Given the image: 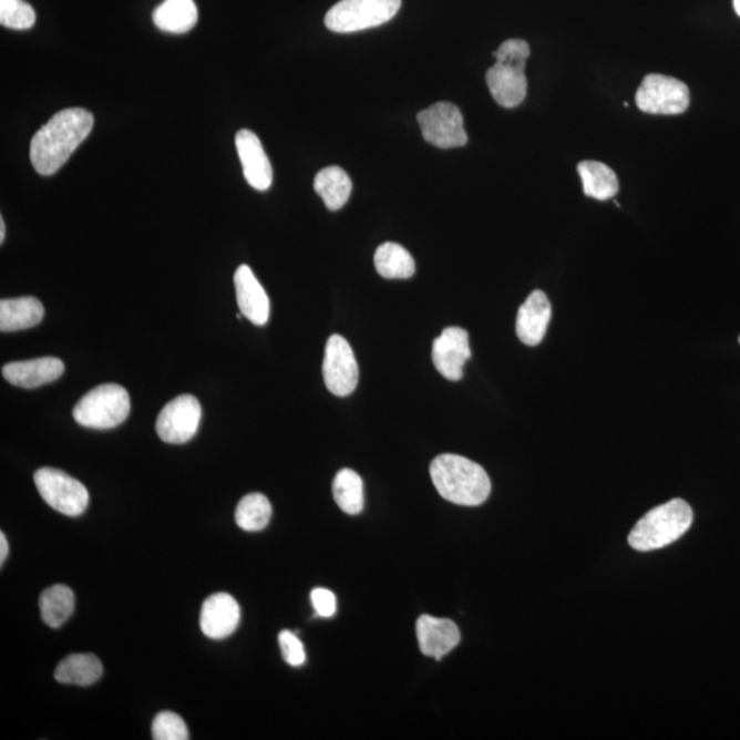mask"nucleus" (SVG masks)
<instances>
[{
	"mask_svg": "<svg viewBox=\"0 0 740 740\" xmlns=\"http://www.w3.org/2000/svg\"><path fill=\"white\" fill-rule=\"evenodd\" d=\"M333 500L347 514L357 516L363 511L366 496H363V483L360 475L351 470H342L333 480Z\"/></svg>",
	"mask_w": 740,
	"mask_h": 740,
	"instance_id": "26",
	"label": "nucleus"
},
{
	"mask_svg": "<svg viewBox=\"0 0 740 740\" xmlns=\"http://www.w3.org/2000/svg\"><path fill=\"white\" fill-rule=\"evenodd\" d=\"M240 621V606L233 595L227 593L213 594L202 605L201 629L207 638L225 639L233 635Z\"/></svg>",
	"mask_w": 740,
	"mask_h": 740,
	"instance_id": "13",
	"label": "nucleus"
},
{
	"mask_svg": "<svg viewBox=\"0 0 740 740\" xmlns=\"http://www.w3.org/2000/svg\"><path fill=\"white\" fill-rule=\"evenodd\" d=\"M635 101L641 112L678 115L690 106V90L678 79L649 74L636 92Z\"/></svg>",
	"mask_w": 740,
	"mask_h": 740,
	"instance_id": "8",
	"label": "nucleus"
},
{
	"mask_svg": "<svg viewBox=\"0 0 740 740\" xmlns=\"http://www.w3.org/2000/svg\"><path fill=\"white\" fill-rule=\"evenodd\" d=\"M235 288L241 316H245L254 326H265L269 320L270 302L268 294L254 276L250 266L240 265L236 270Z\"/></svg>",
	"mask_w": 740,
	"mask_h": 740,
	"instance_id": "17",
	"label": "nucleus"
},
{
	"mask_svg": "<svg viewBox=\"0 0 740 740\" xmlns=\"http://www.w3.org/2000/svg\"><path fill=\"white\" fill-rule=\"evenodd\" d=\"M311 604L318 616L332 617L337 613V597L327 588H315L310 594Z\"/></svg>",
	"mask_w": 740,
	"mask_h": 740,
	"instance_id": "31",
	"label": "nucleus"
},
{
	"mask_svg": "<svg viewBox=\"0 0 740 740\" xmlns=\"http://www.w3.org/2000/svg\"><path fill=\"white\" fill-rule=\"evenodd\" d=\"M94 129V115L85 109H65L42 126L31 142V162L42 176L54 175L66 164Z\"/></svg>",
	"mask_w": 740,
	"mask_h": 740,
	"instance_id": "1",
	"label": "nucleus"
},
{
	"mask_svg": "<svg viewBox=\"0 0 740 740\" xmlns=\"http://www.w3.org/2000/svg\"><path fill=\"white\" fill-rule=\"evenodd\" d=\"M425 141L438 148L465 146L467 135L461 110L450 102H438L418 114Z\"/></svg>",
	"mask_w": 740,
	"mask_h": 740,
	"instance_id": "9",
	"label": "nucleus"
},
{
	"mask_svg": "<svg viewBox=\"0 0 740 740\" xmlns=\"http://www.w3.org/2000/svg\"><path fill=\"white\" fill-rule=\"evenodd\" d=\"M43 317V305L37 298L2 299V302H0V331L2 332H16L32 328L38 326Z\"/></svg>",
	"mask_w": 740,
	"mask_h": 740,
	"instance_id": "19",
	"label": "nucleus"
},
{
	"mask_svg": "<svg viewBox=\"0 0 740 740\" xmlns=\"http://www.w3.org/2000/svg\"><path fill=\"white\" fill-rule=\"evenodd\" d=\"M315 189L328 209L337 212L350 199L352 183L342 167L328 166L317 173Z\"/></svg>",
	"mask_w": 740,
	"mask_h": 740,
	"instance_id": "22",
	"label": "nucleus"
},
{
	"mask_svg": "<svg viewBox=\"0 0 740 740\" xmlns=\"http://www.w3.org/2000/svg\"><path fill=\"white\" fill-rule=\"evenodd\" d=\"M9 555V543L8 539H6V536L2 532L0 534V565L4 564L6 558H8Z\"/></svg>",
	"mask_w": 740,
	"mask_h": 740,
	"instance_id": "32",
	"label": "nucleus"
},
{
	"mask_svg": "<svg viewBox=\"0 0 740 740\" xmlns=\"http://www.w3.org/2000/svg\"><path fill=\"white\" fill-rule=\"evenodd\" d=\"M131 412L129 391L119 384H102L86 392L73 409L76 423L92 430H112Z\"/></svg>",
	"mask_w": 740,
	"mask_h": 740,
	"instance_id": "5",
	"label": "nucleus"
},
{
	"mask_svg": "<svg viewBox=\"0 0 740 740\" xmlns=\"http://www.w3.org/2000/svg\"><path fill=\"white\" fill-rule=\"evenodd\" d=\"M376 270L384 279L407 280L415 274L412 254L397 243H384L374 253Z\"/></svg>",
	"mask_w": 740,
	"mask_h": 740,
	"instance_id": "24",
	"label": "nucleus"
},
{
	"mask_svg": "<svg viewBox=\"0 0 740 740\" xmlns=\"http://www.w3.org/2000/svg\"><path fill=\"white\" fill-rule=\"evenodd\" d=\"M733 8H736V11L740 17V0H733Z\"/></svg>",
	"mask_w": 740,
	"mask_h": 740,
	"instance_id": "34",
	"label": "nucleus"
},
{
	"mask_svg": "<svg viewBox=\"0 0 740 740\" xmlns=\"http://www.w3.org/2000/svg\"><path fill=\"white\" fill-rule=\"evenodd\" d=\"M402 0H340L326 16L329 31L352 33L387 24L394 19Z\"/></svg>",
	"mask_w": 740,
	"mask_h": 740,
	"instance_id": "6",
	"label": "nucleus"
},
{
	"mask_svg": "<svg viewBox=\"0 0 740 740\" xmlns=\"http://www.w3.org/2000/svg\"><path fill=\"white\" fill-rule=\"evenodd\" d=\"M471 357L470 333L460 327L443 329L441 337L433 342V366L448 380L464 378V366Z\"/></svg>",
	"mask_w": 740,
	"mask_h": 740,
	"instance_id": "12",
	"label": "nucleus"
},
{
	"mask_svg": "<svg viewBox=\"0 0 740 740\" xmlns=\"http://www.w3.org/2000/svg\"><path fill=\"white\" fill-rule=\"evenodd\" d=\"M39 608L49 627L60 628L73 615L74 593L63 584H55L40 595Z\"/></svg>",
	"mask_w": 740,
	"mask_h": 740,
	"instance_id": "25",
	"label": "nucleus"
},
{
	"mask_svg": "<svg viewBox=\"0 0 740 740\" xmlns=\"http://www.w3.org/2000/svg\"><path fill=\"white\" fill-rule=\"evenodd\" d=\"M279 645L282 658L291 667H302L306 662V652L302 641L291 631H281L279 634Z\"/></svg>",
	"mask_w": 740,
	"mask_h": 740,
	"instance_id": "30",
	"label": "nucleus"
},
{
	"mask_svg": "<svg viewBox=\"0 0 740 740\" xmlns=\"http://www.w3.org/2000/svg\"><path fill=\"white\" fill-rule=\"evenodd\" d=\"M103 665L94 655H72L55 669V680L62 685L91 686L102 678Z\"/></svg>",
	"mask_w": 740,
	"mask_h": 740,
	"instance_id": "23",
	"label": "nucleus"
},
{
	"mask_svg": "<svg viewBox=\"0 0 740 740\" xmlns=\"http://www.w3.org/2000/svg\"><path fill=\"white\" fill-rule=\"evenodd\" d=\"M202 408L198 399L185 394L173 399L158 415L157 433L165 443L183 444L199 430Z\"/></svg>",
	"mask_w": 740,
	"mask_h": 740,
	"instance_id": "11",
	"label": "nucleus"
},
{
	"mask_svg": "<svg viewBox=\"0 0 740 740\" xmlns=\"http://www.w3.org/2000/svg\"><path fill=\"white\" fill-rule=\"evenodd\" d=\"M155 27L167 33H187L198 21L194 0H165L153 14Z\"/></svg>",
	"mask_w": 740,
	"mask_h": 740,
	"instance_id": "20",
	"label": "nucleus"
},
{
	"mask_svg": "<svg viewBox=\"0 0 740 740\" xmlns=\"http://www.w3.org/2000/svg\"><path fill=\"white\" fill-rule=\"evenodd\" d=\"M37 22V13L24 0H0V24L16 31H25Z\"/></svg>",
	"mask_w": 740,
	"mask_h": 740,
	"instance_id": "28",
	"label": "nucleus"
},
{
	"mask_svg": "<svg viewBox=\"0 0 740 740\" xmlns=\"http://www.w3.org/2000/svg\"><path fill=\"white\" fill-rule=\"evenodd\" d=\"M4 236H6V224L3 222V218H0V243L4 241Z\"/></svg>",
	"mask_w": 740,
	"mask_h": 740,
	"instance_id": "33",
	"label": "nucleus"
},
{
	"mask_svg": "<svg viewBox=\"0 0 740 740\" xmlns=\"http://www.w3.org/2000/svg\"><path fill=\"white\" fill-rule=\"evenodd\" d=\"M552 318V304L547 295L536 290L518 309L516 332L524 345L534 347L542 342Z\"/></svg>",
	"mask_w": 740,
	"mask_h": 740,
	"instance_id": "18",
	"label": "nucleus"
},
{
	"mask_svg": "<svg viewBox=\"0 0 740 740\" xmlns=\"http://www.w3.org/2000/svg\"><path fill=\"white\" fill-rule=\"evenodd\" d=\"M583 182L584 194L597 201L615 198L618 193V178L608 165L598 161H583L577 165Z\"/></svg>",
	"mask_w": 740,
	"mask_h": 740,
	"instance_id": "21",
	"label": "nucleus"
},
{
	"mask_svg": "<svg viewBox=\"0 0 740 740\" xmlns=\"http://www.w3.org/2000/svg\"><path fill=\"white\" fill-rule=\"evenodd\" d=\"M739 343H740V338H739Z\"/></svg>",
	"mask_w": 740,
	"mask_h": 740,
	"instance_id": "35",
	"label": "nucleus"
},
{
	"mask_svg": "<svg viewBox=\"0 0 740 740\" xmlns=\"http://www.w3.org/2000/svg\"><path fill=\"white\" fill-rule=\"evenodd\" d=\"M236 148L243 166V175L254 189L266 191L274 181L270 161L256 133L240 130L235 137Z\"/></svg>",
	"mask_w": 740,
	"mask_h": 740,
	"instance_id": "14",
	"label": "nucleus"
},
{
	"mask_svg": "<svg viewBox=\"0 0 740 740\" xmlns=\"http://www.w3.org/2000/svg\"><path fill=\"white\" fill-rule=\"evenodd\" d=\"M34 484L44 502L65 516H80L89 506L90 494L85 485L65 472L42 467L34 473Z\"/></svg>",
	"mask_w": 740,
	"mask_h": 740,
	"instance_id": "7",
	"label": "nucleus"
},
{
	"mask_svg": "<svg viewBox=\"0 0 740 740\" xmlns=\"http://www.w3.org/2000/svg\"><path fill=\"white\" fill-rule=\"evenodd\" d=\"M530 54V44L522 39H508L495 51L496 62L485 74V81L491 95L502 107H517L527 97L525 65Z\"/></svg>",
	"mask_w": 740,
	"mask_h": 740,
	"instance_id": "3",
	"label": "nucleus"
},
{
	"mask_svg": "<svg viewBox=\"0 0 740 740\" xmlns=\"http://www.w3.org/2000/svg\"><path fill=\"white\" fill-rule=\"evenodd\" d=\"M65 372V366L55 357L34 358V360L10 362L2 369V374L10 384L21 389H38L53 383Z\"/></svg>",
	"mask_w": 740,
	"mask_h": 740,
	"instance_id": "16",
	"label": "nucleus"
},
{
	"mask_svg": "<svg viewBox=\"0 0 740 740\" xmlns=\"http://www.w3.org/2000/svg\"><path fill=\"white\" fill-rule=\"evenodd\" d=\"M430 473L438 493L455 505L479 506L491 494L487 472L465 456L439 455L432 461Z\"/></svg>",
	"mask_w": 740,
	"mask_h": 740,
	"instance_id": "2",
	"label": "nucleus"
},
{
	"mask_svg": "<svg viewBox=\"0 0 740 740\" xmlns=\"http://www.w3.org/2000/svg\"><path fill=\"white\" fill-rule=\"evenodd\" d=\"M692 508L684 500H672L651 508L636 523L628 542L635 551L651 552L672 545L690 530Z\"/></svg>",
	"mask_w": 740,
	"mask_h": 740,
	"instance_id": "4",
	"label": "nucleus"
},
{
	"mask_svg": "<svg viewBox=\"0 0 740 740\" xmlns=\"http://www.w3.org/2000/svg\"><path fill=\"white\" fill-rule=\"evenodd\" d=\"M271 505L264 494L253 493L239 502L235 512V522L243 531H263L269 524Z\"/></svg>",
	"mask_w": 740,
	"mask_h": 740,
	"instance_id": "27",
	"label": "nucleus"
},
{
	"mask_svg": "<svg viewBox=\"0 0 740 740\" xmlns=\"http://www.w3.org/2000/svg\"><path fill=\"white\" fill-rule=\"evenodd\" d=\"M153 739L155 740H187L189 732L181 716L173 712H162L153 721Z\"/></svg>",
	"mask_w": 740,
	"mask_h": 740,
	"instance_id": "29",
	"label": "nucleus"
},
{
	"mask_svg": "<svg viewBox=\"0 0 740 740\" xmlns=\"http://www.w3.org/2000/svg\"><path fill=\"white\" fill-rule=\"evenodd\" d=\"M421 652L441 661L451 650L459 646L461 634L459 627L449 618L421 616L415 626Z\"/></svg>",
	"mask_w": 740,
	"mask_h": 740,
	"instance_id": "15",
	"label": "nucleus"
},
{
	"mask_svg": "<svg viewBox=\"0 0 740 740\" xmlns=\"http://www.w3.org/2000/svg\"><path fill=\"white\" fill-rule=\"evenodd\" d=\"M322 374L327 389L333 395L347 397L357 389L360 369L350 343L340 335L328 339Z\"/></svg>",
	"mask_w": 740,
	"mask_h": 740,
	"instance_id": "10",
	"label": "nucleus"
}]
</instances>
